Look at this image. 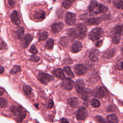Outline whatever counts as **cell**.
Returning <instances> with one entry per match:
<instances>
[{
    "instance_id": "cell-18",
    "label": "cell",
    "mask_w": 123,
    "mask_h": 123,
    "mask_svg": "<svg viewBox=\"0 0 123 123\" xmlns=\"http://www.w3.org/2000/svg\"><path fill=\"white\" fill-rule=\"evenodd\" d=\"M82 48V43L78 41H76L73 43L71 49L73 52L76 53L80 51Z\"/></svg>"
},
{
    "instance_id": "cell-21",
    "label": "cell",
    "mask_w": 123,
    "mask_h": 123,
    "mask_svg": "<svg viewBox=\"0 0 123 123\" xmlns=\"http://www.w3.org/2000/svg\"><path fill=\"white\" fill-rule=\"evenodd\" d=\"M45 17V13L44 11L40 10L35 12L34 14V18L37 21L43 20Z\"/></svg>"
},
{
    "instance_id": "cell-16",
    "label": "cell",
    "mask_w": 123,
    "mask_h": 123,
    "mask_svg": "<svg viewBox=\"0 0 123 123\" xmlns=\"http://www.w3.org/2000/svg\"><path fill=\"white\" fill-rule=\"evenodd\" d=\"M63 24L62 23H56L53 24L51 26V31L53 33H58L61 31L63 27Z\"/></svg>"
},
{
    "instance_id": "cell-25",
    "label": "cell",
    "mask_w": 123,
    "mask_h": 123,
    "mask_svg": "<svg viewBox=\"0 0 123 123\" xmlns=\"http://www.w3.org/2000/svg\"><path fill=\"white\" fill-rule=\"evenodd\" d=\"M98 3L97 1L95 0H92L90 2L89 5V7H88V10L90 12L93 13L95 9L96 8V7L98 6Z\"/></svg>"
},
{
    "instance_id": "cell-14",
    "label": "cell",
    "mask_w": 123,
    "mask_h": 123,
    "mask_svg": "<svg viewBox=\"0 0 123 123\" xmlns=\"http://www.w3.org/2000/svg\"><path fill=\"white\" fill-rule=\"evenodd\" d=\"M102 19L101 18H88L86 21V24L89 25H98L101 22Z\"/></svg>"
},
{
    "instance_id": "cell-43",
    "label": "cell",
    "mask_w": 123,
    "mask_h": 123,
    "mask_svg": "<svg viewBox=\"0 0 123 123\" xmlns=\"http://www.w3.org/2000/svg\"><path fill=\"white\" fill-rule=\"evenodd\" d=\"M102 43H103V40H100L97 41L96 43V46L97 47H101L102 46Z\"/></svg>"
},
{
    "instance_id": "cell-34",
    "label": "cell",
    "mask_w": 123,
    "mask_h": 123,
    "mask_svg": "<svg viewBox=\"0 0 123 123\" xmlns=\"http://www.w3.org/2000/svg\"><path fill=\"white\" fill-rule=\"evenodd\" d=\"M23 90L25 94L27 96L30 95L32 93V88L28 85H24L23 86Z\"/></svg>"
},
{
    "instance_id": "cell-46",
    "label": "cell",
    "mask_w": 123,
    "mask_h": 123,
    "mask_svg": "<svg viewBox=\"0 0 123 123\" xmlns=\"http://www.w3.org/2000/svg\"><path fill=\"white\" fill-rule=\"evenodd\" d=\"M5 47H7V45H6V44L4 42H3L2 41V40H1V46H0V49H4V48H5L6 47H5Z\"/></svg>"
},
{
    "instance_id": "cell-26",
    "label": "cell",
    "mask_w": 123,
    "mask_h": 123,
    "mask_svg": "<svg viewBox=\"0 0 123 123\" xmlns=\"http://www.w3.org/2000/svg\"><path fill=\"white\" fill-rule=\"evenodd\" d=\"M67 34H68V36L74 39V38H77L76 30H75V28H71L69 29L67 31Z\"/></svg>"
},
{
    "instance_id": "cell-51",
    "label": "cell",
    "mask_w": 123,
    "mask_h": 123,
    "mask_svg": "<svg viewBox=\"0 0 123 123\" xmlns=\"http://www.w3.org/2000/svg\"><path fill=\"white\" fill-rule=\"evenodd\" d=\"M121 52H122V54L123 55V47L122 48V49H121Z\"/></svg>"
},
{
    "instance_id": "cell-13",
    "label": "cell",
    "mask_w": 123,
    "mask_h": 123,
    "mask_svg": "<svg viewBox=\"0 0 123 123\" xmlns=\"http://www.w3.org/2000/svg\"><path fill=\"white\" fill-rule=\"evenodd\" d=\"M11 19L12 22L15 25H19L21 24L19 15L16 11H14L12 12L11 15Z\"/></svg>"
},
{
    "instance_id": "cell-8",
    "label": "cell",
    "mask_w": 123,
    "mask_h": 123,
    "mask_svg": "<svg viewBox=\"0 0 123 123\" xmlns=\"http://www.w3.org/2000/svg\"><path fill=\"white\" fill-rule=\"evenodd\" d=\"M65 20L68 25H73L75 24L76 15L74 13L68 12L65 15Z\"/></svg>"
},
{
    "instance_id": "cell-6",
    "label": "cell",
    "mask_w": 123,
    "mask_h": 123,
    "mask_svg": "<svg viewBox=\"0 0 123 123\" xmlns=\"http://www.w3.org/2000/svg\"><path fill=\"white\" fill-rule=\"evenodd\" d=\"M107 90L103 86H98L93 91V95L94 97H96L99 98H103L106 94Z\"/></svg>"
},
{
    "instance_id": "cell-39",
    "label": "cell",
    "mask_w": 123,
    "mask_h": 123,
    "mask_svg": "<svg viewBox=\"0 0 123 123\" xmlns=\"http://www.w3.org/2000/svg\"><path fill=\"white\" fill-rule=\"evenodd\" d=\"M30 59V60L31 61L35 62H37L39 60L40 58H39V57H38V56H36L35 55H32L31 56Z\"/></svg>"
},
{
    "instance_id": "cell-3",
    "label": "cell",
    "mask_w": 123,
    "mask_h": 123,
    "mask_svg": "<svg viewBox=\"0 0 123 123\" xmlns=\"http://www.w3.org/2000/svg\"><path fill=\"white\" fill-rule=\"evenodd\" d=\"M76 36L78 39H82L86 35L87 28L84 24L78 23L75 26Z\"/></svg>"
},
{
    "instance_id": "cell-15",
    "label": "cell",
    "mask_w": 123,
    "mask_h": 123,
    "mask_svg": "<svg viewBox=\"0 0 123 123\" xmlns=\"http://www.w3.org/2000/svg\"><path fill=\"white\" fill-rule=\"evenodd\" d=\"M108 11V7H106L103 4L98 3V6L95 9L93 13L95 14H97L100 13H105L107 12Z\"/></svg>"
},
{
    "instance_id": "cell-12",
    "label": "cell",
    "mask_w": 123,
    "mask_h": 123,
    "mask_svg": "<svg viewBox=\"0 0 123 123\" xmlns=\"http://www.w3.org/2000/svg\"><path fill=\"white\" fill-rule=\"evenodd\" d=\"M13 32L14 37L18 39H20L23 37L25 33V30L23 27L17 26L14 29Z\"/></svg>"
},
{
    "instance_id": "cell-17",
    "label": "cell",
    "mask_w": 123,
    "mask_h": 123,
    "mask_svg": "<svg viewBox=\"0 0 123 123\" xmlns=\"http://www.w3.org/2000/svg\"><path fill=\"white\" fill-rule=\"evenodd\" d=\"M79 99L77 98H71L67 100V104L72 108H76L79 106Z\"/></svg>"
},
{
    "instance_id": "cell-29",
    "label": "cell",
    "mask_w": 123,
    "mask_h": 123,
    "mask_svg": "<svg viewBox=\"0 0 123 123\" xmlns=\"http://www.w3.org/2000/svg\"><path fill=\"white\" fill-rule=\"evenodd\" d=\"M114 50L113 49L109 50L108 51H107L106 52H105L104 53V54L103 55V57L104 58H111V57H112L114 54Z\"/></svg>"
},
{
    "instance_id": "cell-11",
    "label": "cell",
    "mask_w": 123,
    "mask_h": 123,
    "mask_svg": "<svg viewBox=\"0 0 123 123\" xmlns=\"http://www.w3.org/2000/svg\"><path fill=\"white\" fill-rule=\"evenodd\" d=\"M33 39L32 36L30 34H27L22 38L21 42V45L23 48H26L31 43Z\"/></svg>"
},
{
    "instance_id": "cell-30",
    "label": "cell",
    "mask_w": 123,
    "mask_h": 123,
    "mask_svg": "<svg viewBox=\"0 0 123 123\" xmlns=\"http://www.w3.org/2000/svg\"><path fill=\"white\" fill-rule=\"evenodd\" d=\"M63 71L65 72V73L66 74V75H68L69 77L73 78L74 77V74L70 67L67 66L64 67L63 69Z\"/></svg>"
},
{
    "instance_id": "cell-20",
    "label": "cell",
    "mask_w": 123,
    "mask_h": 123,
    "mask_svg": "<svg viewBox=\"0 0 123 123\" xmlns=\"http://www.w3.org/2000/svg\"><path fill=\"white\" fill-rule=\"evenodd\" d=\"M11 112L15 115H19L23 111V108L21 106L12 105L10 108Z\"/></svg>"
},
{
    "instance_id": "cell-9",
    "label": "cell",
    "mask_w": 123,
    "mask_h": 123,
    "mask_svg": "<svg viewBox=\"0 0 123 123\" xmlns=\"http://www.w3.org/2000/svg\"><path fill=\"white\" fill-rule=\"evenodd\" d=\"M75 73L79 75H82L85 74L87 72V67L83 64H77L75 66L74 68Z\"/></svg>"
},
{
    "instance_id": "cell-35",
    "label": "cell",
    "mask_w": 123,
    "mask_h": 123,
    "mask_svg": "<svg viewBox=\"0 0 123 123\" xmlns=\"http://www.w3.org/2000/svg\"><path fill=\"white\" fill-rule=\"evenodd\" d=\"M26 115V113L25 111L22 112L19 115H18V116L16 119V121L18 123L22 122V121L25 118Z\"/></svg>"
},
{
    "instance_id": "cell-40",
    "label": "cell",
    "mask_w": 123,
    "mask_h": 123,
    "mask_svg": "<svg viewBox=\"0 0 123 123\" xmlns=\"http://www.w3.org/2000/svg\"><path fill=\"white\" fill-rule=\"evenodd\" d=\"M80 95V97H81L82 99H83L84 100H87V99L88 98L87 94V92L86 91H85L83 93H82Z\"/></svg>"
},
{
    "instance_id": "cell-53",
    "label": "cell",
    "mask_w": 123,
    "mask_h": 123,
    "mask_svg": "<svg viewBox=\"0 0 123 123\" xmlns=\"http://www.w3.org/2000/svg\"></svg>"
},
{
    "instance_id": "cell-10",
    "label": "cell",
    "mask_w": 123,
    "mask_h": 123,
    "mask_svg": "<svg viewBox=\"0 0 123 123\" xmlns=\"http://www.w3.org/2000/svg\"><path fill=\"white\" fill-rule=\"evenodd\" d=\"M75 87L77 92L80 95L83 93L85 90V83L82 79H78L75 84Z\"/></svg>"
},
{
    "instance_id": "cell-42",
    "label": "cell",
    "mask_w": 123,
    "mask_h": 123,
    "mask_svg": "<svg viewBox=\"0 0 123 123\" xmlns=\"http://www.w3.org/2000/svg\"><path fill=\"white\" fill-rule=\"evenodd\" d=\"M53 105H54V103H53L52 100L50 99L48 102V105H47V108L48 109H51L53 107Z\"/></svg>"
},
{
    "instance_id": "cell-48",
    "label": "cell",
    "mask_w": 123,
    "mask_h": 123,
    "mask_svg": "<svg viewBox=\"0 0 123 123\" xmlns=\"http://www.w3.org/2000/svg\"><path fill=\"white\" fill-rule=\"evenodd\" d=\"M120 28H121L122 35H123V25H120Z\"/></svg>"
},
{
    "instance_id": "cell-1",
    "label": "cell",
    "mask_w": 123,
    "mask_h": 123,
    "mask_svg": "<svg viewBox=\"0 0 123 123\" xmlns=\"http://www.w3.org/2000/svg\"><path fill=\"white\" fill-rule=\"evenodd\" d=\"M122 35L120 28V25H117L115 26L111 31V37L113 43L117 44L119 43L121 39V36Z\"/></svg>"
},
{
    "instance_id": "cell-5",
    "label": "cell",
    "mask_w": 123,
    "mask_h": 123,
    "mask_svg": "<svg viewBox=\"0 0 123 123\" xmlns=\"http://www.w3.org/2000/svg\"><path fill=\"white\" fill-rule=\"evenodd\" d=\"M88 115L87 110L85 107L79 108L75 112V117L79 120H83L85 119Z\"/></svg>"
},
{
    "instance_id": "cell-2",
    "label": "cell",
    "mask_w": 123,
    "mask_h": 123,
    "mask_svg": "<svg viewBox=\"0 0 123 123\" xmlns=\"http://www.w3.org/2000/svg\"><path fill=\"white\" fill-rule=\"evenodd\" d=\"M104 32L102 28L96 27L92 29L89 33L88 38L93 40H97L100 38L103 35Z\"/></svg>"
},
{
    "instance_id": "cell-27",
    "label": "cell",
    "mask_w": 123,
    "mask_h": 123,
    "mask_svg": "<svg viewBox=\"0 0 123 123\" xmlns=\"http://www.w3.org/2000/svg\"><path fill=\"white\" fill-rule=\"evenodd\" d=\"M113 4L116 8L118 9H123V0H114Z\"/></svg>"
},
{
    "instance_id": "cell-7",
    "label": "cell",
    "mask_w": 123,
    "mask_h": 123,
    "mask_svg": "<svg viewBox=\"0 0 123 123\" xmlns=\"http://www.w3.org/2000/svg\"><path fill=\"white\" fill-rule=\"evenodd\" d=\"M74 81L69 78H66L63 80L61 86L63 89L69 91L72 89L74 86Z\"/></svg>"
},
{
    "instance_id": "cell-4",
    "label": "cell",
    "mask_w": 123,
    "mask_h": 123,
    "mask_svg": "<svg viewBox=\"0 0 123 123\" xmlns=\"http://www.w3.org/2000/svg\"><path fill=\"white\" fill-rule=\"evenodd\" d=\"M37 79L38 80L44 85H47L48 83L51 81H52L54 79V77L49 74H45L43 73H41L38 74L37 75Z\"/></svg>"
},
{
    "instance_id": "cell-37",
    "label": "cell",
    "mask_w": 123,
    "mask_h": 123,
    "mask_svg": "<svg viewBox=\"0 0 123 123\" xmlns=\"http://www.w3.org/2000/svg\"><path fill=\"white\" fill-rule=\"evenodd\" d=\"M7 105V101L6 99L3 98H0V107L1 108H5L6 107Z\"/></svg>"
},
{
    "instance_id": "cell-38",
    "label": "cell",
    "mask_w": 123,
    "mask_h": 123,
    "mask_svg": "<svg viewBox=\"0 0 123 123\" xmlns=\"http://www.w3.org/2000/svg\"><path fill=\"white\" fill-rule=\"evenodd\" d=\"M29 51H30V52L31 53H32V54H34V55H35V54H36L37 53V49L36 46H34V45H32V46L31 47Z\"/></svg>"
},
{
    "instance_id": "cell-31",
    "label": "cell",
    "mask_w": 123,
    "mask_h": 123,
    "mask_svg": "<svg viewBox=\"0 0 123 123\" xmlns=\"http://www.w3.org/2000/svg\"><path fill=\"white\" fill-rule=\"evenodd\" d=\"M75 1V0H65L62 2V6L65 9H68Z\"/></svg>"
},
{
    "instance_id": "cell-32",
    "label": "cell",
    "mask_w": 123,
    "mask_h": 123,
    "mask_svg": "<svg viewBox=\"0 0 123 123\" xmlns=\"http://www.w3.org/2000/svg\"><path fill=\"white\" fill-rule=\"evenodd\" d=\"M91 105L94 108H98L100 105L99 101L96 98H93L90 101Z\"/></svg>"
},
{
    "instance_id": "cell-19",
    "label": "cell",
    "mask_w": 123,
    "mask_h": 123,
    "mask_svg": "<svg viewBox=\"0 0 123 123\" xmlns=\"http://www.w3.org/2000/svg\"><path fill=\"white\" fill-rule=\"evenodd\" d=\"M99 55V51L97 49H94L91 51L89 53V58L92 62H97L98 61Z\"/></svg>"
},
{
    "instance_id": "cell-23",
    "label": "cell",
    "mask_w": 123,
    "mask_h": 123,
    "mask_svg": "<svg viewBox=\"0 0 123 123\" xmlns=\"http://www.w3.org/2000/svg\"><path fill=\"white\" fill-rule=\"evenodd\" d=\"M107 120L109 123H118V119L115 114H109L107 117Z\"/></svg>"
},
{
    "instance_id": "cell-28",
    "label": "cell",
    "mask_w": 123,
    "mask_h": 123,
    "mask_svg": "<svg viewBox=\"0 0 123 123\" xmlns=\"http://www.w3.org/2000/svg\"><path fill=\"white\" fill-rule=\"evenodd\" d=\"M69 42V39L67 37L64 36L61 38L60 43L62 46L63 47H66L68 45Z\"/></svg>"
},
{
    "instance_id": "cell-22",
    "label": "cell",
    "mask_w": 123,
    "mask_h": 123,
    "mask_svg": "<svg viewBox=\"0 0 123 123\" xmlns=\"http://www.w3.org/2000/svg\"><path fill=\"white\" fill-rule=\"evenodd\" d=\"M52 73L54 76L61 79L63 80L65 78V75L63 73V71L61 68H58L52 71Z\"/></svg>"
},
{
    "instance_id": "cell-33",
    "label": "cell",
    "mask_w": 123,
    "mask_h": 123,
    "mask_svg": "<svg viewBox=\"0 0 123 123\" xmlns=\"http://www.w3.org/2000/svg\"><path fill=\"white\" fill-rule=\"evenodd\" d=\"M54 45V41L52 39L50 38L46 42L45 45V48L48 49H52Z\"/></svg>"
},
{
    "instance_id": "cell-24",
    "label": "cell",
    "mask_w": 123,
    "mask_h": 123,
    "mask_svg": "<svg viewBox=\"0 0 123 123\" xmlns=\"http://www.w3.org/2000/svg\"><path fill=\"white\" fill-rule=\"evenodd\" d=\"M48 37V34L47 32L42 31L38 33V39L39 41H44Z\"/></svg>"
},
{
    "instance_id": "cell-54",
    "label": "cell",
    "mask_w": 123,
    "mask_h": 123,
    "mask_svg": "<svg viewBox=\"0 0 123 123\" xmlns=\"http://www.w3.org/2000/svg\"></svg>"
},
{
    "instance_id": "cell-47",
    "label": "cell",
    "mask_w": 123,
    "mask_h": 123,
    "mask_svg": "<svg viewBox=\"0 0 123 123\" xmlns=\"http://www.w3.org/2000/svg\"><path fill=\"white\" fill-rule=\"evenodd\" d=\"M0 95L1 96L3 95V93H4V90L3 89V88L2 87H0Z\"/></svg>"
},
{
    "instance_id": "cell-50",
    "label": "cell",
    "mask_w": 123,
    "mask_h": 123,
    "mask_svg": "<svg viewBox=\"0 0 123 123\" xmlns=\"http://www.w3.org/2000/svg\"><path fill=\"white\" fill-rule=\"evenodd\" d=\"M121 69L123 70V61L122 62L121 64Z\"/></svg>"
},
{
    "instance_id": "cell-36",
    "label": "cell",
    "mask_w": 123,
    "mask_h": 123,
    "mask_svg": "<svg viewBox=\"0 0 123 123\" xmlns=\"http://www.w3.org/2000/svg\"><path fill=\"white\" fill-rule=\"evenodd\" d=\"M21 67L19 65H14L12 69L11 70V73L14 74H17V73L18 72H20L21 71Z\"/></svg>"
},
{
    "instance_id": "cell-45",
    "label": "cell",
    "mask_w": 123,
    "mask_h": 123,
    "mask_svg": "<svg viewBox=\"0 0 123 123\" xmlns=\"http://www.w3.org/2000/svg\"><path fill=\"white\" fill-rule=\"evenodd\" d=\"M59 123H69V122L67 119L63 118L61 119Z\"/></svg>"
},
{
    "instance_id": "cell-49",
    "label": "cell",
    "mask_w": 123,
    "mask_h": 123,
    "mask_svg": "<svg viewBox=\"0 0 123 123\" xmlns=\"http://www.w3.org/2000/svg\"><path fill=\"white\" fill-rule=\"evenodd\" d=\"M4 67H2V66H1L0 67V74H2L4 72Z\"/></svg>"
},
{
    "instance_id": "cell-41",
    "label": "cell",
    "mask_w": 123,
    "mask_h": 123,
    "mask_svg": "<svg viewBox=\"0 0 123 123\" xmlns=\"http://www.w3.org/2000/svg\"><path fill=\"white\" fill-rule=\"evenodd\" d=\"M97 120L100 123H107L105 119L101 116H98L97 117Z\"/></svg>"
},
{
    "instance_id": "cell-44",
    "label": "cell",
    "mask_w": 123,
    "mask_h": 123,
    "mask_svg": "<svg viewBox=\"0 0 123 123\" xmlns=\"http://www.w3.org/2000/svg\"><path fill=\"white\" fill-rule=\"evenodd\" d=\"M8 4L11 6H13L15 3V0H8Z\"/></svg>"
},
{
    "instance_id": "cell-52",
    "label": "cell",
    "mask_w": 123,
    "mask_h": 123,
    "mask_svg": "<svg viewBox=\"0 0 123 123\" xmlns=\"http://www.w3.org/2000/svg\"><path fill=\"white\" fill-rule=\"evenodd\" d=\"M38 105V104H35V105H34V106H35L36 108H37Z\"/></svg>"
}]
</instances>
